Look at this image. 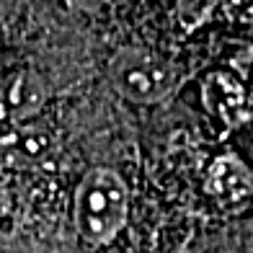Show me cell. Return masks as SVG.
<instances>
[{
  "instance_id": "obj_6",
  "label": "cell",
  "mask_w": 253,
  "mask_h": 253,
  "mask_svg": "<svg viewBox=\"0 0 253 253\" xmlns=\"http://www.w3.org/2000/svg\"><path fill=\"white\" fill-rule=\"evenodd\" d=\"M119 3L122 0H70V5L75 10H83V13H101V10H109Z\"/></svg>"
},
{
  "instance_id": "obj_3",
  "label": "cell",
  "mask_w": 253,
  "mask_h": 253,
  "mask_svg": "<svg viewBox=\"0 0 253 253\" xmlns=\"http://www.w3.org/2000/svg\"><path fill=\"white\" fill-rule=\"evenodd\" d=\"M44 83L31 73H13L0 80V122H21L44 103Z\"/></svg>"
},
{
  "instance_id": "obj_4",
  "label": "cell",
  "mask_w": 253,
  "mask_h": 253,
  "mask_svg": "<svg viewBox=\"0 0 253 253\" xmlns=\"http://www.w3.org/2000/svg\"><path fill=\"white\" fill-rule=\"evenodd\" d=\"M210 194L225 210H243L253 202V173L235 158H220L210 173Z\"/></svg>"
},
{
  "instance_id": "obj_1",
  "label": "cell",
  "mask_w": 253,
  "mask_h": 253,
  "mask_svg": "<svg viewBox=\"0 0 253 253\" xmlns=\"http://www.w3.org/2000/svg\"><path fill=\"white\" fill-rule=\"evenodd\" d=\"M126 194L119 173L109 168H93L75 191V230L88 248L111 243L126 222Z\"/></svg>"
},
{
  "instance_id": "obj_2",
  "label": "cell",
  "mask_w": 253,
  "mask_h": 253,
  "mask_svg": "<svg viewBox=\"0 0 253 253\" xmlns=\"http://www.w3.org/2000/svg\"><path fill=\"white\" fill-rule=\"evenodd\" d=\"M111 85L132 103H158L176 85V73L168 62L145 49L126 47L117 52L109 67Z\"/></svg>"
},
{
  "instance_id": "obj_5",
  "label": "cell",
  "mask_w": 253,
  "mask_h": 253,
  "mask_svg": "<svg viewBox=\"0 0 253 253\" xmlns=\"http://www.w3.org/2000/svg\"><path fill=\"white\" fill-rule=\"evenodd\" d=\"M54 150V142L47 132L42 129H10L0 132V160L3 163H16V166H29V163H44Z\"/></svg>"
}]
</instances>
